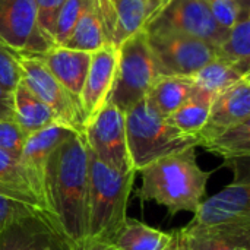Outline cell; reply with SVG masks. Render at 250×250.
I'll return each instance as SVG.
<instances>
[{"label": "cell", "instance_id": "cell-10", "mask_svg": "<svg viewBox=\"0 0 250 250\" xmlns=\"http://www.w3.org/2000/svg\"><path fill=\"white\" fill-rule=\"evenodd\" d=\"M0 42L19 54H42L54 44L37 21L34 0H0Z\"/></svg>", "mask_w": 250, "mask_h": 250}, {"label": "cell", "instance_id": "cell-29", "mask_svg": "<svg viewBox=\"0 0 250 250\" xmlns=\"http://www.w3.org/2000/svg\"><path fill=\"white\" fill-rule=\"evenodd\" d=\"M82 6H83V0H64L56 19V26L53 34L54 45H60V47L64 45V42L70 37L78 22Z\"/></svg>", "mask_w": 250, "mask_h": 250}, {"label": "cell", "instance_id": "cell-32", "mask_svg": "<svg viewBox=\"0 0 250 250\" xmlns=\"http://www.w3.org/2000/svg\"><path fill=\"white\" fill-rule=\"evenodd\" d=\"M63 3H64V0H34L38 25H40L41 31L44 32V35L51 42H53L56 19H57V15L62 9Z\"/></svg>", "mask_w": 250, "mask_h": 250}, {"label": "cell", "instance_id": "cell-35", "mask_svg": "<svg viewBox=\"0 0 250 250\" xmlns=\"http://www.w3.org/2000/svg\"><path fill=\"white\" fill-rule=\"evenodd\" d=\"M69 250H120L117 249L114 245L111 243H105V242H100V240H94V239H85L79 243L75 245H69Z\"/></svg>", "mask_w": 250, "mask_h": 250}, {"label": "cell", "instance_id": "cell-7", "mask_svg": "<svg viewBox=\"0 0 250 250\" xmlns=\"http://www.w3.org/2000/svg\"><path fill=\"white\" fill-rule=\"evenodd\" d=\"M16 59L22 70V82L56 114L59 123L83 135L85 123L79 103L35 54L16 53Z\"/></svg>", "mask_w": 250, "mask_h": 250}, {"label": "cell", "instance_id": "cell-11", "mask_svg": "<svg viewBox=\"0 0 250 250\" xmlns=\"http://www.w3.org/2000/svg\"><path fill=\"white\" fill-rule=\"evenodd\" d=\"M163 0H97L107 45H119L135 34L148 29L166 7Z\"/></svg>", "mask_w": 250, "mask_h": 250}, {"label": "cell", "instance_id": "cell-33", "mask_svg": "<svg viewBox=\"0 0 250 250\" xmlns=\"http://www.w3.org/2000/svg\"><path fill=\"white\" fill-rule=\"evenodd\" d=\"M34 212H42V211L0 195V229L16 218L25 217V215L34 214Z\"/></svg>", "mask_w": 250, "mask_h": 250}, {"label": "cell", "instance_id": "cell-1", "mask_svg": "<svg viewBox=\"0 0 250 250\" xmlns=\"http://www.w3.org/2000/svg\"><path fill=\"white\" fill-rule=\"evenodd\" d=\"M42 199L51 224L67 246L86 239L88 146L73 132L48 157L42 171Z\"/></svg>", "mask_w": 250, "mask_h": 250}, {"label": "cell", "instance_id": "cell-20", "mask_svg": "<svg viewBox=\"0 0 250 250\" xmlns=\"http://www.w3.org/2000/svg\"><path fill=\"white\" fill-rule=\"evenodd\" d=\"M75 130L66 127L64 125L54 123L35 133L28 135L22 149L21 160L35 173V176L40 180H42V171L48 157Z\"/></svg>", "mask_w": 250, "mask_h": 250}, {"label": "cell", "instance_id": "cell-36", "mask_svg": "<svg viewBox=\"0 0 250 250\" xmlns=\"http://www.w3.org/2000/svg\"><path fill=\"white\" fill-rule=\"evenodd\" d=\"M166 250H189L186 234H185L183 229H177V230L171 231V242L166 248Z\"/></svg>", "mask_w": 250, "mask_h": 250}, {"label": "cell", "instance_id": "cell-24", "mask_svg": "<svg viewBox=\"0 0 250 250\" xmlns=\"http://www.w3.org/2000/svg\"><path fill=\"white\" fill-rule=\"evenodd\" d=\"M170 242L171 231L164 233L127 217L111 245L120 250H166Z\"/></svg>", "mask_w": 250, "mask_h": 250}, {"label": "cell", "instance_id": "cell-14", "mask_svg": "<svg viewBox=\"0 0 250 250\" xmlns=\"http://www.w3.org/2000/svg\"><path fill=\"white\" fill-rule=\"evenodd\" d=\"M117 60L119 48L111 45H104L91 53L89 69L79 98L85 126L110 100L117 73Z\"/></svg>", "mask_w": 250, "mask_h": 250}, {"label": "cell", "instance_id": "cell-27", "mask_svg": "<svg viewBox=\"0 0 250 250\" xmlns=\"http://www.w3.org/2000/svg\"><path fill=\"white\" fill-rule=\"evenodd\" d=\"M245 76L249 75L240 72L236 66L215 57L209 63H207L202 69H199L192 76V81L198 88L215 97L217 94L231 86L233 83H236Z\"/></svg>", "mask_w": 250, "mask_h": 250}, {"label": "cell", "instance_id": "cell-6", "mask_svg": "<svg viewBox=\"0 0 250 250\" xmlns=\"http://www.w3.org/2000/svg\"><path fill=\"white\" fill-rule=\"evenodd\" d=\"M158 75L192 78L217 57V47L173 31H145Z\"/></svg>", "mask_w": 250, "mask_h": 250}, {"label": "cell", "instance_id": "cell-19", "mask_svg": "<svg viewBox=\"0 0 250 250\" xmlns=\"http://www.w3.org/2000/svg\"><path fill=\"white\" fill-rule=\"evenodd\" d=\"M193 91L195 83L192 78L160 75L151 85L145 101L152 110L167 119L188 101Z\"/></svg>", "mask_w": 250, "mask_h": 250}, {"label": "cell", "instance_id": "cell-3", "mask_svg": "<svg viewBox=\"0 0 250 250\" xmlns=\"http://www.w3.org/2000/svg\"><path fill=\"white\" fill-rule=\"evenodd\" d=\"M136 171L119 173L88 149L86 239L111 243L127 218Z\"/></svg>", "mask_w": 250, "mask_h": 250}, {"label": "cell", "instance_id": "cell-34", "mask_svg": "<svg viewBox=\"0 0 250 250\" xmlns=\"http://www.w3.org/2000/svg\"><path fill=\"white\" fill-rule=\"evenodd\" d=\"M0 120H15L13 111V92L0 86Z\"/></svg>", "mask_w": 250, "mask_h": 250}, {"label": "cell", "instance_id": "cell-2", "mask_svg": "<svg viewBox=\"0 0 250 250\" xmlns=\"http://www.w3.org/2000/svg\"><path fill=\"white\" fill-rule=\"evenodd\" d=\"M196 148L166 155L139 173L142 185L136 198L142 202L154 201L164 207L168 215L179 212L195 214L207 193V183L214 171H205L196 161Z\"/></svg>", "mask_w": 250, "mask_h": 250}, {"label": "cell", "instance_id": "cell-30", "mask_svg": "<svg viewBox=\"0 0 250 250\" xmlns=\"http://www.w3.org/2000/svg\"><path fill=\"white\" fill-rule=\"evenodd\" d=\"M22 81V70L16 59V53L0 42V86L9 92Z\"/></svg>", "mask_w": 250, "mask_h": 250}, {"label": "cell", "instance_id": "cell-23", "mask_svg": "<svg viewBox=\"0 0 250 250\" xmlns=\"http://www.w3.org/2000/svg\"><path fill=\"white\" fill-rule=\"evenodd\" d=\"M208 152L217 154L226 160L229 166L237 167L250 157V120L231 126L215 138L201 144Z\"/></svg>", "mask_w": 250, "mask_h": 250}, {"label": "cell", "instance_id": "cell-26", "mask_svg": "<svg viewBox=\"0 0 250 250\" xmlns=\"http://www.w3.org/2000/svg\"><path fill=\"white\" fill-rule=\"evenodd\" d=\"M217 59L250 75V13L243 15L229 29L227 38L217 47Z\"/></svg>", "mask_w": 250, "mask_h": 250}, {"label": "cell", "instance_id": "cell-15", "mask_svg": "<svg viewBox=\"0 0 250 250\" xmlns=\"http://www.w3.org/2000/svg\"><path fill=\"white\" fill-rule=\"evenodd\" d=\"M246 120H250V75L214 97L208 120L198 133L199 145Z\"/></svg>", "mask_w": 250, "mask_h": 250}, {"label": "cell", "instance_id": "cell-17", "mask_svg": "<svg viewBox=\"0 0 250 250\" xmlns=\"http://www.w3.org/2000/svg\"><path fill=\"white\" fill-rule=\"evenodd\" d=\"M50 73L66 88V91L79 103L81 92L91 63V53L53 45L37 56ZM81 105V103H79Z\"/></svg>", "mask_w": 250, "mask_h": 250}, {"label": "cell", "instance_id": "cell-8", "mask_svg": "<svg viewBox=\"0 0 250 250\" xmlns=\"http://www.w3.org/2000/svg\"><path fill=\"white\" fill-rule=\"evenodd\" d=\"M83 138L91 154L119 173L132 171L126 139V119L110 101L86 123Z\"/></svg>", "mask_w": 250, "mask_h": 250}, {"label": "cell", "instance_id": "cell-18", "mask_svg": "<svg viewBox=\"0 0 250 250\" xmlns=\"http://www.w3.org/2000/svg\"><path fill=\"white\" fill-rule=\"evenodd\" d=\"M189 250H250V224L183 227Z\"/></svg>", "mask_w": 250, "mask_h": 250}, {"label": "cell", "instance_id": "cell-5", "mask_svg": "<svg viewBox=\"0 0 250 250\" xmlns=\"http://www.w3.org/2000/svg\"><path fill=\"white\" fill-rule=\"evenodd\" d=\"M158 70L151 54L146 34L139 32L119 45V60L110 103L126 113L145 100Z\"/></svg>", "mask_w": 250, "mask_h": 250}, {"label": "cell", "instance_id": "cell-31", "mask_svg": "<svg viewBox=\"0 0 250 250\" xmlns=\"http://www.w3.org/2000/svg\"><path fill=\"white\" fill-rule=\"evenodd\" d=\"M28 135L18 126L15 120H0V151L21 158Z\"/></svg>", "mask_w": 250, "mask_h": 250}, {"label": "cell", "instance_id": "cell-21", "mask_svg": "<svg viewBox=\"0 0 250 250\" xmlns=\"http://www.w3.org/2000/svg\"><path fill=\"white\" fill-rule=\"evenodd\" d=\"M13 111L15 122L26 135L59 123L56 114L22 81L13 91Z\"/></svg>", "mask_w": 250, "mask_h": 250}, {"label": "cell", "instance_id": "cell-25", "mask_svg": "<svg viewBox=\"0 0 250 250\" xmlns=\"http://www.w3.org/2000/svg\"><path fill=\"white\" fill-rule=\"evenodd\" d=\"M212 100L214 95L195 85L193 94L183 105H180L171 116H168L167 120L180 132L198 136L208 120Z\"/></svg>", "mask_w": 250, "mask_h": 250}, {"label": "cell", "instance_id": "cell-13", "mask_svg": "<svg viewBox=\"0 0 250 250\" xmlns=\"http://www.w3.org/2000/svg\"><path fill=\"white\" fill-rule=\"evenodd\" d=\"M0 250H69L44 212L16 218L0 229Z\"/></svg>", "mask_w": 250, "mask_h": 250}, {"label": "cell", "instance_id": "cell-38", "mask_svg": "<svg viewBox=\"0 0 250 250\" xmlns=\"http://www.w3.org/2000/svg\"><path fill=\"white\" fill-rule=\"evenodd\" d=\"M239 250H249V249H239Z\"/></svg>", "mask_w": 250, "mask_h": 250}, {"label": "cell", "instance_id": "cell-16", "mask_svg": "<svg viewBox=\"0 0 250 250\" xmlns=\"http://www.w3.org/2000/svg\"><path fill=\"white\" fill-rule=\"evenodd\" d=\"M0 195L45 212L41 180L21 160L0 151Z\"/></svg>", "mask_w": 250, "mask_h": 250}, {"label": "cell", "instance_id": "cell-37", "mask_svg": "<svg viewBox=\"0 0 250 250\" xmlns=\"http://www.w3.org/2000/svg\"><path fill=\"white\" fill-rule=\"evenodd\" d=\"M163 1H167V3H168V1H170V0H163Z\"/></svg>", "mask_w": 250, "mask_h": 250}, {"label": "cell", "instance_id": "cell-39", "mask_svg": "<svg viewBox=\"0 0 250 250\" xmlns=\"http://www.w3.org/2000/svg\"><path fill=\"white\" fill-rule=\"evenodd\" d=\"M246 1H249V0H246Z\"/></svg>", "mask_w": 250, "mask_h": 250}, {"label": "cell", "instance_id": "cell-22", "mask_svg": "<svg viewBox=\"0 0 250 250\" xmlns=\"http://www.w3.org/2000/svg\"><path fill=\"white\" fill-rule=\"evenodd\" d=\"M107 45L97 0H83L78 22L63 47L92 53Z\"/></svg>", "mask_w": 250, "mask_h": 250}, {"label": "cell", "instance_id": "cell-12", "mask_svg": "<svg viewBox=\"0 0 250 250\" xmlns=\"http://www.w3.org/2000/svg\"><path fill=\"white\" fill-rule=\"evenodd\" d=\"M193 215L189 227L250 224L249 179L234 180L217 195L202 201Z\"/></svg>", "mask_w": 250, "mask_h": 250}, {"label": "cell", "instance_id": "cell-4", "mask_svg": "<svg viewBox=\"0 0 250 250\" xmlns=\"http://www.w3.org/2000/svg\"><path fill=\"white\" fill-rule=\"evenodd\" d=\"M125 119L127 149L136 173L166 155L199 146L196 135H186L176 129L145 100L126 111Z\"/></svg>", "mask_w": 250, "mask_h": 250}, {"label": "cell", "instance_id": "cell-28", "mask_svg": "<svg viewBox=\"0 0 250 250\" xmlns=\"http://www.w3.org/2000/svg\"><path fill=\"white\" fill-rule=\"evenodd\" d=\"M212 16L224 29H230L243 15L250 13L246 0H205Z\"/></svg>", "mask_w": 250, "mask_h": 250}, {"label": "cell", "instance_id": "cell-9", "mask_svg": "<svg viewBox=\"0 0 250 250\" xmlns=\"http://www.w3.org/2000/svg\"><path fill=\"white\" fill-rule=\"evenodd\" d=\"M146 31H173L221 45L229 29L218 25L205 0H170Z\"/></svg>", "mask_w": 250, "mask_h": 250}]
</instances>
